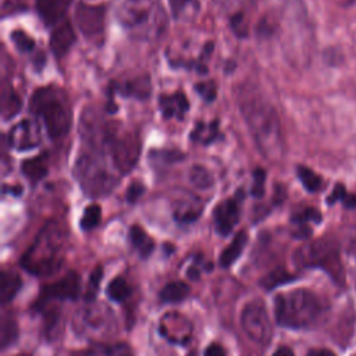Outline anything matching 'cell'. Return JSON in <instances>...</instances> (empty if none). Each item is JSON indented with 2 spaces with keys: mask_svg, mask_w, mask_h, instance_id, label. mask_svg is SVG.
Segmentation results:
<instances>
[{
  "mask_svg": "<svg viewBox=\"0 0 356 356\" xmlns=\"http://www.w3.org/2000/svg\"><path fill=\"white\" fill-rule=\"evenodd\" d=\"M29 110L43 120L50 138L58 139L68 134L72 122L71 108L67 95L58 88L44 86L35 90L29 100Z\"/></svg>",
  "mask_w": 356,
  "mask_h": 356,
  "instance_id": "obj_1",
  "label": "cell"
},
{
  "mask_svg": "<svg viewBox=\"0 0 356 356\" xmlns=\"http://www.w3.org/2000/svg\"><path fill=\"white\" fill-rule=\"evenodd\" d=\"M117 18L136 38H157L165 26V15L159 0H122Z\"/></svg>",
  "mask_w": 356,
  "mask_h": 356,
  "instance_id": "obj_2",
  "label": "cell"
},
{
  "mask_svg": "<svg viewBox=\"0 0 356 356\" xmlns=\"http://www.w3.org/2000/svg\"><path fill=\"white\" fill-rule=\"evenodd\" d=\"M64 234L56 224H47L21 257L25 270L35 275L54 273L63 263Z\"/></svg>",
  "mask_w": 356,
  "mask_h": 356,
  "instance_id": "obj_3",
  "label": "cell"
},
{
  "mask_svg": "<svg viewBox=\"0 0 356 356\" xmlns=\"http://www.w3.org/2000/svg\"><path fill=\"white\" fill-rule=\"evenodd\" d=\"M241 110L259 149L266 154L280 150V124L274 110L259 96H245V93Z\"/></svg>",
  "mask_w": 356,
  "mask_h": 356,
  "instance_id": "obj_4",
  "label": "cell"
},
{
  "mask_svg": "<svg viewBox=\"0 0 356 356\" xmlns=\"http://www.w3.org/2000/svg\"><path fill=\"white\" fill-rule=\"evenodd\" d=\"M274 310L277 323L286 328H305L321 312L318 298L307 289H293L275 296Z\"/></svg>",
  "mask_w": 356,
  "mask_h": 356,
  "instance_id": "obj_5",
  "label": "cell"
},
{
  "mask_svg": "<svg viewBox=\"0 0 356 356\" xmlns=\"http://www.w3.org/2000/svg\"><path fill=\"white\" fill-rule=\"evenodd\" d=\"M74 174L83 192L92 197L106 196L118 185V177L107 168L97 154L82 153L76 159Z\"/></svg>",
  "mask_w": 356,
  "mask_h": 356,
  "instance_id": "obj_6",
  "label": "cell"
},
{
  "mask_svg": "<svg viewBox=\"0 0 356 356\" xmlns=\"http://www.w3.org/2000/svg\"><path fill=\"white\" fill-rule=\"evenodd\" d=\"M106 152L114 168L120 174H128L135 165L140 154V139L134 132H118V128L111 127L106 142L102 147Z\"/></svg>",
  "mask_w": 356,
  "mask_h": 356,
  "instance_id": "obj_7",
  "label": "cell"
},
{
  "mask_svg": "<svg viewBox=\"0 0 356 356\" xmlns=\"http://www.w3.org/2000/svg\"><path fill=\"white\" fill-rule=\"evenodd\" d=\"M241 324L245 334L254 342L266 345L273 335V327L261 300L249 302L242 312Z\"/></svg>",
  "mask_w": 356,
  "mask_h": 356,
  "instance_id": "obj_8",
  "label": "cell"
},
{
  "mask_svg": "<svg viewBox=\"0 0 356 356\" xmlns=\"http://www.w3.org/2000/svg\"><path fill=\"white\" fill-rule=\"evenodd\" d=\"M296 259L300 264L305 266H321L330 271L334 277H342V266L337 252V248L325 241H318L310 243L298 250Z\"/></svg>",
  "mask_w": 356,
  "mask_h": 356,
  "instance_id": "obj_9",
  "label": "cell"
},
{
  "mask_svg": "<svg viewBox=\"0 0 356 356\" xmlns=\"http://www.w3.org/2000/svg\"><path fill=\"white\" fill-rule=\"evenodd\" d=\"M106 8L103 4L81 1L75 10V22L82 35L89 40H99L104 32Z\"/></svg>",
  "mask_w": 356,
  "mask_h": 356,
  "instance_id": "obj_10",
  "label": "cell"
},
{
  "mask_svg": "<svg viewBox=\"0 0 356 356\" xmlns=\"http://www.w3.org/2000/svg\"><path fill=\"white\" fill-rule=\"evenodd\" d=\"M241 191L234 197L225 199L220 202L213 213V220H214V227L220 235H228L239 221V214H241Z\"/></svg>",
  "mask_w": 356,
  "mask_h": 356,
  "instance_id": "obj_11",
  "label": "cell"
},
{
  "mask_svg": "<svg viewBox=\"0 0 356 356\" xmlns=\"http://www.w3.org/2000/svg\"><path fill=\"white\" fill-rule=\"evenodd\" d=\"M8 143L15 150H29L40 143V128L33 120H22L8 134Z\"/></svg>",
  "mask_w": 356,
  "mask_h": 356,
  "instance_id": "obj_12",
  "label": "cell"
},
{
  "mask_svg": "<svg viewBox=\"0 0 356 356\" xmlns=\"http://www.w3.org/2000/svg\"><path fill=\"white\" fill-rule=\"evenodd\" d=\"M79 275L74 271L68 273L65 277L61 280L43 286L42 295H40V302H47V300H60V299H76L79 293Z\"/></svg>",
  "mask_w": 356,
  "mask_h": 356,
  "instance_id": "obj_13",
  "label": "cell"
},
{
  "mask_svg": "<svg viewBox=\"0 0 356 356\" xmlns=\"http://www.w3.org/2000/svg\"><path fill=\"white\" fill-rule=\"evenodd\" d=\"M159 107L165 120H182L189 110V100L184 92H174L171 95H161L159 97Z\"/></svg>",
  "mask_w": 356,
  "mask_h": 356,
  "instance_id": "obj_14",
  "label": "cell"
},
{
  "mask_svg": "<svg viewBox=\"0 0 356 356\" xmlns=\"http://www.w3.org/2000/svg\"><path fill=\"white\" fill-rule=\"evenodd\" d=\"M110 89L113 93L118 92V93H121V96L143 100V99L149 97V95L152 92V83H150V78L147 75H139L132 79L124 81L121 83L111 82Z\"/></svg>",
  "mask_w": 356,
  "mask_h": 356,
  "instance_id": "obj_15",
  "label": "cell"
},
{
  "mask_svg": "<svg viewBox=\"0 0 356 356\" xmlns=\"http://www.w3.org/2000/svg\"><path fill=\"white\" fill-rule=\"evenodd\" d=\"M75 42V31L68 21L57 25L50 35V49L57 58L64 57Z\"/></svg>",
  "mask_w": 356,
  "mask_h": 356,
  "instance_id": "obj_16",
  "label": "cell"
},
{
  "mask_svg": "<svg viewBox=\"0 0 356 356\" xmlns=\"http://www.w3.org/2000/svg\"><path fill=\"white\" fill-rule=\"evenodd\" d=\"M72 0H36V11L44 25L51 26L61 21Z\"/></svg>",
  "mask_w": 356,
  "mask_h": 356,
  "instance_id": "obj_17",
  "label": "cell"
},
{
  "mask_svg": "<svg viewBox=\"0 0 356 356\" xmlns=\"http://www.w3.org/2000/svg\"><path fill=\"white\" fill-rule=\"evenodd\" d=\"M21 171L32 185H36L39 181H42L47 175L49 156L43 153V154L24 160L21 164Z\"/></svg>",
  "mask_w": 356,
  "mask_h": 356,
  "instance_id": "obj_18",
  "label": "cell"
},
{
  "mask_svg": "<svg viewBox=\"0 0 356 356\" xmlns=\"http://www.w3.org/2000/svg\"><path fill=\"white\" fill-rule=\"evenodd\" d=\"M179 314H167L161 320V325L174 327V331L167 337L171 342H186L191 338V324L184 317L179 321Z\"/></svg>",
  "mask_w": 356,
  "mask_h": 356,
  "instance_id": "obj_19",
  "label": "cell"
},
{
  "mask_svg": "<svg viewBox=\"0 0 356 356\" xmlns=\"http://www.w3.org/2000/svg\"><path fill=\"white\" fill-rule=\"evenodd\" d=\"M220 136V129H218V120L204 122V121H197L195 128L192 129L189 139L192 142H197L202 145H210Z\"/></svg>",
  "mask_w": 356,
  "mask_h": 356,
  "instance_id": "obj_20",
  "label": "cell"
},
{
  "mask_svg": "<svg viewBox=\"0 0 356 356\" xmlns=\"http://www.w3.org/2000/svg\"><path fill=\"white\" fill-rule=\"evenodd\" d=\"M246 242H248V234L246 231L242 229L235 235L232 242L221 252V256H220L221 267L228 268L241 256L243 248L246 246Z\"/></svg>",
  "mask_w": 356,
  "mask_h": 356,
  "instance_id": "obj_21",
  "label": "cell"
},
{
  "mask_svg": "<svg viewBox=\"0 0 356 356\" xmlns=\"http://www.w3.org/2000/svg\"><path fill=\"white\" fill-rule=\"evenodd\" d=\"M21 285L22 281L17 273L4 270L0 275V300L3 303L10 302L17 295Z\"/></svg>",
  "mask_w": 356,
  "mask_h": 356,
  "instance_id": "obj_22",
  "label": "cell"
},
{
  "mask_svg": "<svg viewBox=\"0 0 356 356\" xmlns=\"http://www.w3.org/2000/svg\"><path fill=\"white\" fill-rule=\"evenodd\" d=\"M129 239H131L132 246L138 250V253L142 257H147L154 249L153 239L139 225H132L131 227Z\"/></svg>",
  "mask_w": 356,
  "mask_h": 356,
  "instance_id": "obj_23",
  "label": "cell"
},
{
  "mask_svg": "<svg viewBox=\"0 0 356 356\" xmlns=\"http://www.w3.org/2000/svg\"><path fill=\"white\" fill-rule=\"evenodd\" d=\"M82 356H134L131 348L127 343L111 345H93L82 353Z\"/></svg>",
  "mask_w": 356,
  "mask_h": 356,
  "instance_id": "obj_24",
  "label": "cell"
},
{
  "mask_svg": "<svg viewBox=\"0 0 356 356\" xmlns=\"http://www.w3.org/2000/svg\"><path fill=\"white\" fill-rule=\"evenodd\" d=\"M1 95H3L1 96V115L4 120L13 118L21 110V99L13 90V88H7V86H4Z\"/></svg>",
  "mask_w": 356,
  "mask_h": 356,
  "instance_id": "obj_25",
  "label": "cell"
},
{
  "mask_svg": "<svg viewBox=\"0 0 356 356\" xmlns=\"http://www.w3.org/2000/svg\"><path fill=\"white\" fill-rule=\"evenodd\" d=\"M189 295V286L188 284L182 282V281H175V282H170L167 284L161 292H160V299L163 302H171V303H177V302H182L186 296Z\"/></svg>",
  "mask_w": 356,
  "mask_h": 356,
  "instance_id": "obj_26",
  "label": "cell"
},
{
  "mask_svg": "<svg viewBox=\"0 0 356 356\" xmlns=\"http://www.w3.org/2000/svg\"><path fill=\"white\" fill-rule=\"evenodd\" d=\"M296 172H298V178L300 179V182L306 191L317 192L321 189L323 179L313 170H310L309 167H305V165H298Z\"/></svg>",
  "mask_w": 356,
  "mask_h": 356,
  "instance_id": "obj_27",
  "label": "cell"
},
{
  "mask_svg": "<svg viewBox=\"0 0 356 356\" xmlns=\"http://www.w3.org/2000/svg\"><path fill=\"white\" fill-rule=\"evenodd\" d=\"M189 181L199 189H209L213 185V175L206 167L196 164L189 170Z\"/></svg>",
  "mask_w": 356,
  "mask_h": 356,
  "instance_id": "obj_28",
  "label": "cell"
},
{
  "mask_svg": "<svg viewBox=\"0 0 356 356\" xmlns=\"http://www.w3.org/2000/svg\"><path fill=\"white\" fill-rule=\"evenodd\" d=\"M106 293H107V296H108L111 300H114V302H122V300H125V299L129 296V293H131V286L128 285V282L125 281V278L117 277V278H114V280L108 284V286H107V289H106Z\"/></svg>",
  "mask_w": 356,
  "mask_h": 356,
  "instance_id": "obj_29",
  "label": "cell"
},
{
  "mask_svg": "<svg viewBox=\"0 0 356 356\" xmlns=\"http://www.w3.org/2000/svg\"><path fill=\"white\" fill-rule=\"evenodd\" d=\"M18 335V330H17V321L8 316L4 314L1 317V325H0V343L3 348L8 346L11 342L15 341Z\"/></svg>",
  "mask_w": 356,
  "mask_h": 356,
  "instance_id": "obj_30",
  "label": "cell"
},
{
  "mask_svg": "<svg viewBox=\"0 0 356 356\" xmlns=\"http://www.w3.org/2000/svg\"><path fill=\"white\" fill-rule=\"evenodd\" d=\"M200 213L202 210L199 204H195L191 202H181L175 209L174 216H175V220L181 222H192L200 216Z\"/></svg>",
  "mask_w": 356,
  "mask_h": 356,
  "instance_id": "obj_31",
  "label": "cell"
},
{
  "mask_svg": "<svg viewBox=\"0 0 356 356\" xmlns=\"http://www.w3.org/2000/svg\"><path fill=\"white\" fill-rule=\"evenodd\" d=\"M100 218H102V209L100 206L97 204H90L85 209L82 217H81V228L88 231V229H92L95 227L99 225L100 222Z\"/></svg>",
  "mask_w": 356,
  "mask_h": 356,
  "instance_id": "obj_32",
  "label": "cell"
},
{
  "mask_svg": "<svg viewBox=\"0 0 356 356\" xmlns=\"http://www.w3.org/2000/svg\"><path fill=\"white\" fill-rule=\"evenodd\" d=\"M11 39L19 51H32L35 49V40L21 29L13 31Z\"/></svg>",
  "mask_w": 356,
  "mask_h": 356,
  "instance_id": "obj_33",
  "label": "cell"
},
{
  "mask_svg": "<svg viewBox=\"0 0 356 356\" xmlns=\"http://www.w3.org/2000/svg\"><path fill=\"white\" fill-rule=\"evenodd\" d=\"M102 277H103V268L102 266H97L92 273H90V277H89V282H88V289H86V300L92 302L97 293V289H99V285H100V281H102Z\"/></svg>",
  "mask_w": 356,
  "mask_h": 356,
  "instance_id": "obj_34",
  "label": "cell"
},
{
  "mask_svg": "<svg viewBox=\"0 0 356 356\" xmlns=\"http://www.w3.org/2000/svg\"><path fill=\"white\" fill-rule=\"evenodd\" d=\"M292 221L295 224H299V225H305L306 222L312 221V222H316L318 224L321 221V214L317 209H313V207H306L305 210H302L300 213L295 214L292 217Z\"/></svg>",
  "mask_w": 356,
  "mask_h": 356,
  "instance_id": "obj_35",
  "label": "cell"
},
{
  "mask_svg": "<svg viewBox=\"0 0 356 356\" xmlns=\"http://www.w3.org/2000/svg\"><path fill=\"white\" fill-rule=\"evenodd\" d=\"M264 182H266V171L259 167L253 171V184L250 189L252 196L261 197L264 195Z\"/></svg>",
  "mask_w": 356,
  "mask_h": 356,
  "instance_id": "obj_36",
  "label": "cell"
},
{
  "mask_svg": "<svg viewBox=\"0 0 356 356\" xmlns=\"http://www.w3.org/2000/svg\"><path fill=\"white\" fill-rule=\"evenodd\" d=\"M150 156L160 163H177L185 157L179 150H153Z\"/></svg>",
  "mask_w": 356,
  "mask_h": 356,
  "instance_id": "obj_37",
  "label": "cell"
},
{
  "mask_svg": "<svg viewBox=\"0 0 356 356\" xmlns=\"http://www.w3.org/2000/svg\"><path fill=\"white\" fill-rule=\"evenodd\" d=\"M195 89L199 93V96L203 97L206 102H211V100L216 99L217 88H216V83L211 82V81H209V82H197L195 85Z\"/></svg>",
  "mask_w": 356,
  "mask_h": 356,
  "instance_id": "obj_38",
  "label": "cell"
},
{
  "mask_svg": "<svg viewBox=\"0 0 356 356\" xmlns=\"http://www.w3.org/2000/svg\"><path fill=\"white\" fill-rule=\"evenodd\" d=\"M143 192H145V186H143L140 182L135 181V182H132V184L128 186L127 193H125V197H127V200H128L129 203H135V202L142 196Z\"/></svg>",
  "mask_w": 356,
  "mask_h": 356,
  "instance_id": "obj_39",
  "label": "cell"
},
{
  "mask_svg": "<svg viewBox=\"0 0 356 356\" xmlns=\"http://www.w3.org/2000/svg\"><path fill=\"white\" fill-rule=\"evenodd\" d=\"M346 195H348V193H346L345 186H343L342 184H337V185L334 186L331 195L327 197V203H328V204H334V203H337V202H339V200L342 202Z\"/></svg>",
  "mask_w": 356,
  "mask_h": 356,
  "instance_id": "obj_40",
  "label": "cell"
},
{
  "mask_svg": "<svg viewBox=\"0 0 356 356\" xmlns=\"http://www.w3.org/2000/svg\"><path fill=\"white\" fill-rule=\"evenodd\" d=\"M192 0H168V6H170V10L172 13V15L175 18H178L181 15V13L186 8L188 3H191Z\"/></svg>",
  "mask_w": 356,
  "mask_h": 356,
  "instance_id": "obj_41",
  "label": "cell"
},
{
  "mask_svg": "<svg viewBox=\"0 0 356 356\" xmlns=\"http://www.w3.org/2000/svg\"><path fill=\"white\" fill-rule=\"evenodd\" d=\"M204 356H227V355H225V350L220 345L211 343L204 350Z\"/></svg>",
  "mask_w": 356,
  "mask_h": 356,
  "instance_id": "obj_42",
  "label": "cell"
},
{
  "mask_svg": "<svg viewBox=\"0 0 356 356\" xmlns=\"http://www.w3.org/2000/svg\"><path fill=\"white\" fill-rule=\"evenodd\" d=\"M306 356H337L330 349H312Z\"/></svg>",
  "mask_w": 356,
  "mask_h": 356,
  "instance_id": "obj_43",
  "label": "cell"
},
{
  "mask_svg": "<svg viewBox=\"0 0 356 356\" xmlns=\"http://www.w3.org/2000/svg\"><path fill=\"white\" fill-rule=\"evenodd\" d=\"M342 203H343V206L346 207V209H353V207H356V196L355 195H346L345 196V199L342 200Z\"/></svg>",
  "mask_w": 356,
  "mask_h": 356,
  "instance_id": "obj_44",
  "label": "cell"
},
{
  "mask_svg": "<svg viewBox=\"0 0 356 356\" xmlns=\"http://www.w3.org/2000/svg\"><path fill=\"white\" fill-rule=\"evenodd\" d=\"M273 356H293V352L286 346H281L273 353Z\"/></svg>",
  "mask_w": 356,
  "mask_h": 356,
  "instance_id": "obj_45",
  "label": "cell"
},
{
  "mask_svg": "<svg viewBox=\"0 0 356 356\" xmlns=\"http://www.w3.org/2000/svg\"><path fill=\"white\" fill-rule=\"evenodd\" d=\"M350 246H352V252L356 254V235H355V238L352 239V245H350Z\"/></svg>",
  "mask_w": 356,
  "mask_h": 356,
  "instance_id": "obj_46",
  "label": "cell"
},
{
  "mask_svg": "<svg viewBox=\"0 0 356 356\" xmlns=\"http://www.w3.org/2000/svg\"><path fill=\"white\" fill-rule=\"evenodd\" d=\"M188 356H197V352H196V350H192V352L188 353Z\"/></svg>",
  "mask_w": 356,
  "mask_h": 356,
  "instance_id": "obj_47",
  "label": "cell"
},
{
  "mask_svg": "<svg viewBox=\"0 0 356 356\" xmlns=\"http://www.w3.org/2000/svg\"><path fill=\"white\" fill-rule=\"evenodd\" d=\"M18 356H28V355H18Z\"/></svg>",
  "mask_w": 356,
  "mask_h": 356,
  "instance_id": "obj_48",
  "label": "cell"
}]
</instances>
